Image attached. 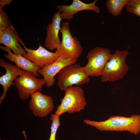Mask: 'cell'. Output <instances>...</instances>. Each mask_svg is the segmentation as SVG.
Segmentation results:
<instances>
[{"label": "cell", "mask_w": 140, "mask_h": 140, "mask_svg": "<svg viewBox=\"0 0 140 140\" xmlns=\"http://www.w3.org/2000/svg\"><path fill=\"white\" fill-rule=\"evenodd\" d=\"M12 24L9 19L7 14L0 8V31L6 29Z\"/></svg>", "instance_id": "19"}, {"label": "cell", "mask_w": 140, "mask_h": 140, "mask_svg": "<svg viewBox=\"0 0 140 140\" xmlns=\"http://www.w3.org/2000/svg\"><path fill=\"white\" fill-rule=\"evenodd\" d=\"M32 73L23 70L22 74L17 77L14 80L21 100L27 99L37 92L41 91L43 86L46 84L43 78H37Z\"/></svg>", "instance_id": "6"}, {"label": "cell", "mask_w": 140, "mask_h": 140, "mask_svg": "<svg viewBox=\"0 0 140 140\" xmlns=\"http://www.w3.org/2000/svg\"><path fill=\"white\" fill-rule=\"evenodd\" d=\"M125 6L128 12L140 17V0H129Z\"/></svg>", "instance_id": "18"}, {"label": "cell", "mask_w": 140, "mask_h": 140, "mask_svg": "<svg viewBox=\"0 0 140 140\" xmlns=\"http://www.w3.org/2000/svg\"><path fill=\"white\" fill-rule=\"evenodd\" d=\"M0 48L8 53L4 55V57L13 62L19 68L32 73L37 77L39 76L38 72L40 68L37 65L22 56L17 55L12 53L10 49L6 46H0Z\"/></svg>", "instance_id": "15"}, {"label": "cell", "mask_w": 140, "mask_h": 140, "mask_svg": "<svg viewBox=\"0 0 140 140\" xmlns=\"http://www.w3.org/2000/svg\"><path fill=\"white\" fill-rule=\"evenodd\" d=\"M57 85L62 90L65 91L74 85L80 86L88 83L90 79L83 67L76 63L67 66L59 72Z\"/></svg>", "instance_id": "5"}, {"label": "cell", "mask_w": 140, "mask_h": 140, "mask_svg": "<svg viewBox=\"0 0 140 140\" xmlns=\"http://www.w3.org/2000/svg\"><path fill=\"white\" fill-rule=\"evenodd\" d=\"M69 28L67 22L62 24L60 30L62 40L55 52L59 57L64 59H77L82 54L83 48L77 38L72 35Z\"/></svg>", "instance_id": "4"}, {"label": "cell", "mask_w": 140, "mask_h": 140, "mask_svg": "<svg viewBox=\"0 0 140 140\" xmlns=\"http://www.w3.org/2000/svg\"><path fill=\"white\" fill-rule=\"evenodd\" d=\"M24 42L19 37L17 33L12 24L4 30L0 31V43L11 50L15 55L20 56L25 55L26 52L18 43Z\"/></svg>", "instance_id": "13"}, {"label": "cell", "mask_w": 140, "mask_h": 140, "mask_svg": "<svg viewBox=\"0 0 140 140\" xmlns=\"http://www.w3.org/2000/svg\"><path fill=\"white\" fill-rule=\"evenodd\" d=\"M22 45L26 53L22 56L31 61L40 69L53 63L60 57L55 52L52 53L48 51L40 44L38 48L36 50L28 48L25 46L24 43Z\"/></svg>", "instance_id": "9"}, {"label": "cell", "mask_w": 140, "mask_h": 140, "mask_svg": "<svg viewBox=\"0 0 140 140\" xmlns=\"http://www.w3.org/2000/svg\"><path fill=\"white\" fill-rule=\"evenodd\" d=\"M97 0L90 3H84L80 0H73L69 5H61L56 6L58 11L60 13L62 19H66L68 21L73 18L74 15L80 11L90 10L94 11L97 13L100 12V8L96 5Z\"/></svg>", "instance_id": "10"}, {"label": "cell", "mask_w": 140, "mask_h": 140, "mask_svg": "<svg viewBox=\"0 0 140 140\" xmlns=\"http://www.w3.org/2000/svg\"><path fill=\"white\" fill-rule=\"evenodd\" d=\"M0 65L4 68L6 71L5 74L0 77V84L3 89V93L0 98L1 104L5 98L6 93L10 86L15 85L13 81L18 76L22 74L23 70L15 65L7 62L2 59H0Z\"/></svg>", "instance_id": "12"}, {"label": "cell", "mask_w": 140, "mask_h": 140, "mask_svg": "<svg viewBox=\"0 0 140 140\" xmlns=\"http://www.w3.org/2000/svg\"><path fill=\"white\" fill-rule=\"evenodd\" d=\"M77 61V59H66L60 57L53 63L39 69L38 72L43 76L47 87L49 88L54 85V77L58 73L65 67L76 63Z\"/></svg>", "instance_id": "11"}, {"label": "cell", "mask_w": 140, "mask_h": 140, "mask_svg": "<svg viewBox=\"0 0 140 140\" xmlns=\"http://www.w3.org/2000/svg\"><path fill=\"white\" fill-rule=\"evenodd\" d=\"M59 116L55 114L51 115L50 119L52 120V123L50 127L51 134L48 140H56L57 132L59 127L60 125Z\"/></svg>", "instance_id": "17"}, {"label": "cell", "mask_w": 140, "mask_h": 140, "mask_svg": "<svg viewBox=\"0 0 140 140\" xmlns=\"http://www.w3.org/2000/svg\"><path fill=\"white\" fill-rule=\"evenodd\" d=\"M126 50H117L106 63L101 74L102 82H114L124 78L129 70L125 60L129 54Z\"/></svg>", "instance_id": "2"}, {"label": "cell", "mask_w": 140, "mask_h": 140, "mask_svg": "<svg viewBox=\"0 0 140 140\" xmlns=\"http://www.w3.org/2000/svg\"><path fill=\"white\" fill-rule=\"evenodd\" d=\"M129 0H107L106 6L109 13L114 16L120 14L123 7L125 6Z\"/></svg>", "instance_id": "16"}, {"label": "cell", "mask_w": 140, "mask_h": 140, "mask_svg": "<svg viewBox=\"0 0 140 140\" xmlns=\"http://www.w3.org/2000/svg\"><path fill=\"white\" fill-rule=\"evenodd\" d=\"M12 1L11 0H0V8L3 9L4 6L6 4L9 5Z\"/></svg>", "instance_id": "20"}, {"label": "cell", "mask_w": 140, "mask_h": 140, "mask_svg": "<svg viewBox=\"0 0 140 140\" xmlns=\"http://www.w3.org/2000/svg\"><path fill=\"white\" fill-rule=\"evenodd\" d=\"M62 19L60 13L56 12L53 15L52 23L47 26L44 46L51 51L56 49L60 45L58 34L60 30V24Z\"/></svg>", "instance_id": "14"}, {"label": "cell", "mask_w": 140, "mask_h": 140, "mask_svg": "<svg viewBox=\"0 0 140 140\" xmlns=\"http://www.w3.org/2000/svg\"><path fill=\"white\" fill-rule=\"evenodd\" d=\"M112 55L108 48L96 47L87 54L88 62L83 67L85 71L88 76H100L106 63Z\"/></svg>", "instance_id": "7"}, {"label": "cell", "mask_w": 140, "mask_h": 140, "mask_svg": "<svg viewBox=\"0 0 140 140\" xmlns=\"http://www.w3.org/2000/svg\"><path fill=\"white\" fill-rule=\"evenodd\" d=\"M64 91V96L61 99V103L57 107L55 114L60 116L65 112L71 114L84 109L87 103L81 87L71 86Z\"/></svg>", "instance_id": "3"}, {"label": "cell", "mask_w": 140, "mask_h": 140, "mask_svg": "<svg viewBox=\"0 0 140 140\" xmlns=\"http://www.w3.org/2000/svg\"><path fill=\"white\" fill-rule=\"evenodd\" d=\"M31 96L29 106L35 116L41 117H46L53 110V100L51 96L37 91Z\"/></svg>", "instance_id": "8"}, {"label": "cell", "mask_w": 140, "mask_h": 140, "mask_svg": "<svg viewBox=\"0 0 140 140\" xmlns=\"http://www.w3.org/2000/svg\"><path fill=\"white\" fill-rule=\"evenodd\" d=\"M86 124L94 126L100 131H128L135 135L140 132V115H134L130 117L113 116L102 121L84 120Z\"/></svg>", "instance_id": "1"}]
</instances>
